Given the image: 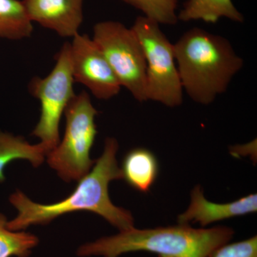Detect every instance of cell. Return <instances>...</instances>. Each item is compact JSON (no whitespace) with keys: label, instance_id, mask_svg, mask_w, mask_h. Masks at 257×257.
I'll return each mask as SVG.
<instances>
[{"label":"cell","instance_id":"obj_2","mask_svg":"<svg viewBox=\"0 0 257 257\" xmlns=\"http://www.w3.org/2000/svg\"><path fill=\"white\" fill-rule=\"evenodd\" d=\"M174 50L183 90L203 105L226 92L243 66L227 39L199 28L184 33Z\"/></svg>","mask_w":257,"mask_h":257},{"label":"cell","instance_id":"obj_16","mask_svg":"<svg viewBox=\"0 0 257 257\" xmlns=\"http://www.w3.org/2000/svg\"><path fill=\"white\" fill-rule=\"evenodd\" d=\"M143 12L145 17L159 25H175L178 22L176 10L178 0H122Z\"/></svg>","mask_w":257,"mask_h":257},{"label":"cell","instance_id":"obj_5","mask_svg":"<svg viewBox=\"0 0 257 257\" xmlns=\"http://www.w3.org/2000/svg\"><path fill=\"white\" fill-rule=\"evenodd\" d=\"M132 29L141 43L146 60L147 101H157L169 107L181 105L184 90L173 44L161 30L160 25L146 17H138Z\"/></svg>","mask_w":257,"mask_h":257},{"label":"cell","instance_id":"obj_15","mask_svg":"<svg viewBox=\"0 0 257 257\" xmlns=\"http://www.w3.org/2000/svg\"><path fill=\"white\" fill-rule=\"evenodd\" d=\"M8 218L0 213V257H29L38 245V237L25 231H13L7 226Z\"/></svg>","mask_w":257,"mask_h":257},{"label":"cell","instance_id":"obj_11","mask_svg":"<svg viewBox=\"0 0 257 257\" xmlns=\"http://www.w3.org/2000/svg\"><path fill=\"white\" fill-rule=\"evenodd\" d=\"M121 172L128 185L139 192H147L156 181L159 173L155 155L145 148L130 150L124 157Z\"/></svg>","mask_w":257,"mask_h":257},{"label":"cell","instance_id":"obj_13","mask_svg":"<svg viewBox=\"0 0 257 257\" xmlns=\"http://www.w3.org/2000/svg\"><path fill=\"white\" fill-rule=\"evenodd\" d=\"M177 18L184 23L202 20L214 24L223 18L235 23L244 22L243 15L235 7L232 0H187Z\"/></svg>","mask_w":257,"mask_h":257},{"label":"cell","instance_id":"obj_7","mask_svg":"<svg viewBox=\"0 0 257 257\" xmlns=\"http://www.w3.org/2000/svg\"><path fill=\"white\" fill-rule=\"evenodd\" d=\"M74 82L68 42L61 48L50 73L44 78L35 77L30 82V92L41 106L40 120L32 135L40 139L50 152L60 143L61 118L76 95Z\"/></svg>","mask_w":257,"mask_h":257},{"label":"cell","instance_id":"obj_12","mask_svg":"<svg viewBox=\"0 0 257 257\" xmlns=\"http://www.w3.org/2000/svg\"><path fill=\"white\" fill-rule=\"evenodd\" d=\"M50 152L43 144L31 145L22 137L0 131V183L5 181V171L7 166L15 160H28L37 167L43 163Z\"/></svg>","mask_w":257,"mask_h":257},{"label":"cell","instance_id":"obj_1","mask_svg":"<svg viewBox=\"0 0 257 257\" xmlns=\"http://www.w3.org/2000/svg\"><path fill=\"white\" fill-rule=\"evenodd\" d=\"M119 145L116 139L108 138L101 156L94 162L92 170L80 180L68 197L51 204L32 202L18 190L10 197V202L18 210L15 219L7 226L13 231H24L32 225L49 224L56 218L75 211H90L106 219L119 231L135 227L130 211L116 207L109 196V184L122 178L116 161Z\"/></svg>","mask_w":257,"mask_h":257},{"label":"cell","instance_id":"obj_3","mask_svg":"<svg viewBox=\"0 0 257 257\" xmlns=\"http://www.w3.org/2000/svg\"><path fill=\"white\" fill-rule=\"evenodd\" d=\"M226 226L195 229L189 224L119 231L79 246L77 256L119 257L126 253L146 251L159 257H210L234 236Z\"/></svg>","mask_w":257,"mask_h":257},{"label":"cell","instance_id":"obj_17","mask_svg":"<svg viewBox=\"0 0 257 257\" xmlns=\"http://www.w3.org/2000/svg\"><path fill=\"white\" fill-rule=\"evenodd\" d=\"M210 257H257L256 235L238 242L225 243Z\"/></svg>","mask_w":257,"mask_h":257},{"label":"cell","instance_id":"obj_10","mask_svg":"<svg viewBox=\"0 0 257 257\" xmlns=\"http://www.w3.org/2000/svg\"><path fill=\"white\" fill-rule=\"evenodd\" d=\"M257 195L251 194L235 202L219 204L207 200L199 186L194 187L191 194L188 209L178 216L179 224L199 222L206 226L211 223L224 220L234 216L256 212Z\"/></svg>","mask_w":257,"mask_h":257},{"label":"cell","instance_id":"obj_9","mask_svg":"<svg viewBox=\"0 0 257 257\" xmlns=\"http://www.w3.org/2000/svg\"><path fill=\"white\" fill-rule=\"evenodd\" d=\"M29 18L63 37H74L83 22V0H23Z\"/></svg>","mask_w":257,"mask_h":257},{"label":"cell","instance_id":"obj_4","mask_svg":"<svg viewBox=\"0 0 257 257\" xmlns=\"http://www.w3.org/2000/svg\"><path fill=\"white\" fill-rule=\"evenodd\" d=\"M97 114L86 92L76 94L66 108L64 138L47 155L49 165L65 182L80 180L95 162L90 151L97 133Z\"/></svg>","mask_w":257,"mask_h":257},{"label":"cell","instance_id":"obj_6","mask_svg":"<svg viewBox=\"0 0 257 257\" xmlns=\"http://www.w3.org/2000/svg\"><path fill=\"white\" fill-rule=\"evenodd\" d=\"M92 39L104 54L121 87L127 89L140 102L147 101L146 60L133 29L119 22H100L93 28Z\"/></svg>","mask_w":257,"mask_h":257},{"label":"cell","instance_id":"obj_8","mask_svg":"<svg viewBox=\"0 0 257 257\" xmlns=\"http://www.w3.org/2000/svg\"><path fill=\"white\" fill-rule=\"evenodd\" d=\"M72 38L69 55L74 82L85 86L99 99L107 100L117 95L121 85L95 42L79 33Z\"/></svg>","mask_w":257,"mask_h":257},{"label":"cell","instance_id":"obj_14","mask_svg":"<svg viewBox=\"0 0 257 257\" xmlns=\"http://www.w3.org/2000/svg\"><path fill=\"white\" fill-rule=\"evenodd\" d=\"M32 22L23 1L0 0V38L20 40L31 36Z\"/></svg>","mask_w":257,"mask_h":257}]
</instances>
